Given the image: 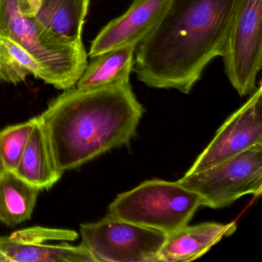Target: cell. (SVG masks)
Returning <instances> with one entry per match:
<instances>
[{"label":"cell","instance_id":"cell-11","mask_svg":"<svg viewBox=\"0 0 262 262\" xmlns=\"http://www.w3.org/2000/svg\"><path fill=\"white\" fill-rule=\"evenodd\" d=\"M90 4V0H41L39 10L32 18L56 40L81 43Z\"/></svg>","mask_w":262,"mask_h":262},{"label":"cell","instance_id":"cell-14","mask_svg":"<svg viewBox=\"0 0 262 262\" xmlns=\"http://www.w3.org/2000/svg\"><path fill=\"white\" fill-rule=\"evenodd\" d=\"M0 253L8 262H96L82 245L28 243L0 237Z\"/></svg>","mask_w":262,"mask_h":262},{"label":"cell","instance_id":"cell-16","mask_svg":"<svg viewBox=\"0 0 262 262\" xmlns=\"http://www.w3.org/2000/svg\"><path fill=\"white\" fill-rule=\"evenodd\" d=\"M30 75L45 79L42 67L27 50L8 36L0 35V80L16 85Z\"/></svg>","mask_w":262,"mask_h":262},{"label":"cell","instance_id":"cell-9","mask_svg":"<svg viewBox=\"0 0 262 262\" xmlns=\"http://www.w3.org/2000/svg\"><path fill=\"white\" fill-rule=\"evenodd\" d=\"M170 0H134L128 10L108 23L92 42L91 59L111 50L136 47L163 16Z\"/></svg>","mask_w":262,"mask_h":262},{"label":"cell","instance_id":"cell-12","mask_svg":"<svg viewBox=\"0 0 262 262\" xmlns=\"http://www.w3.org/2000/svg\"><path fill=\"white\" fill-rule=\"evenodd\" d=\"M13 173L39 190L52 188L63 174L56 165L47 135L37 117Z\"/></svg>","mask_w":262,"mask_h":262},{"label":"cell","instance_id":"cell-8","mask_svg":"<svg viewBox=\"0 0 262 262\" xmlns=\"http://www.w3.org/2000/svg\"><path fill=\"white\" fill-rule=\"evenodd\" d=\"M262 145V86L219 128L185 174L197 172Z\"/></svg>","mask_w":262,"mask_h":262},{"label":"cell","instance_id":"cell-5","mask_svg":"<svg viewBox=\"0 0 262 262\" xmlns=\"http://www.w3.org/2000/svg\"><path fill=\"white\" fill-rule=\"evenodd\" d=\"M179 183L202 200V206L222 208L242 196L262 192V145L206 169L185 174Z\"/></svg>","mask_w":262,"mask_h":262},{"label":"cell","instance_id":"cell-13","mask_svg":"<svg viewBox=\"0 0 262 262\" xmlns=\"http://www.w3.org/2000/svg\"><path fill=\"white\" fill-rule=\"evenodd\" d=\"M136 47L111 50L92 59L75 87L93 90L129 82Z\"/></svg>","mask_w":262,"mask_h":262},{"label":"cell","instance_id":"cell-19","mask_svg":"<svg viewBox=\"0 0 262 262\" xmlns=\"http://www.w3.org/2000/svg\"><path fill=\"white\" fill-rule=\"evenodd\" d=\"M21 12L29 17H33L40 7L41 0H18Z\"/></svg>","mask_w":262,"mask_h":262},{"label":"cell","instance_id":"cell-15","mask_svg":"<svg viewBox=\"0 0 262 262\" xmlns=\"http://www.w3.org/2000/svg\"><path fill=\"white\" fill-rule=\"evenodd\" d=\"M39 191L11 171H0V222L15 227L30 220Z\"/></svg>","mask_w":262,"mask_h":262},{"label":"cell","instance_id":"cell-1","mask_svg":"<svg viewBox=\"0 0 262 262\" xmlns=\"http://www.w3.org/2000/svg\"><path fill=\"white\" fill-rule=\"evenodd\" d=\"M239 0H170L139 42L133 72L150 88L188 94L207 66L222 57Z\"/></svg>","mask_w":262,"mask_h":262},{"label":"cell","instance_id":"cell-18","mask_svg":"<svg viewBox=\"0 0 262 262\" xmlns=\"http://www.w3.org/2000/svg\"><path fill=\"white\" fill-rule=\"evenodd\" d=\"M10 237L19 242L43 244L55 241L74 242L77 240L79 234L73 230L35 226L19 230L13 233Z\"/></svg>","mask_w":262,"mask_h":262},{"label":"cell","instance_id":"cell-2","mask_svg":"<svg viewBox=\"0 0 262 262\" xmlns=\"http://www.w3.org/2000/svg\"><path fill=\"white\" fill-rule=\"evenodd\" d=\"M144 113L129 82L93 90L73 87L37 117L59 169L65 172L136 136Z\"/></svg>","mask_w":262,"mask_h":262},{"label":"cell","instance_id":"cell-20","mask_svg":"<svg viewBox=\"0 0 262 262\" xmlns=\"http://www.w3.org/2000/svg\"><path fill=\"white\" fill-rule=\"evenodd\" d=\"M0 262H8L7 259L1 253H0Z\"/></svg>","mask_w":262,"mask_h":262},{"label":"cell","instance_id":"cell-10","mask_svg":"<svg viewBox=\"0 0 262 262\" xmlns=\"http://www.w3.org/2000/svg\"><path fill=\"white\" fill-rule=\"evenodd\" d=\"M237 226L228 224L204 222L185 225L166 236L159 254V262L191 261L206 254L223 237L231 235Z\"/></svg>","mask_w":262,"mask_h":262},{"label":"cell","instance_id":"cell-3","mask_svg":"<svg viewBox=\"0 0 262 262\" xmlns=\"http://www.w3.org/2000/svg\"><path fill=\"white\" fill-rule=\"evenodd\" d=\"M0 35L8 36L27 50L43 70V82L57 90L74 87L88 64L82 42L56 40L33 18L21 12L18 0H0Z\"/></svg>","mask_w":262,"mask_h":262},{"label":"cell","instance_id":"cell-6","mask_svg":"<svg viewBox=\"0 0 262 262\" xmlns=\"http://www.w3.org/2000/svg\"><path fill=\"white\" fill-rule=\"evenodd\" d=\"M81 245L96 262H159L166 235L107 214L79 228Z\"/></svg>","mask_w":262,"mask_h":262},{"label":"cell","instance_id":"cell-7","mask_svg":"<svg viewBox=\"0 0 262 262\" xmlns=\"http://www.w3.org/2000/svg\"><path fill=\"white\" fill-rule=\"evenodd\" d=\"M262 0H239L222 57L230 83L252 94L262 66Z\"/></svg>","mask_w":262,"mask_h":262},{"label":"cell","instance_id":"cell-17","mask_svg":"<svg viewBox=\"0 0 262 262\" xmlns=\"http://www.w3.org/2000/svg\"><path fill=\"white\" fill-rule=\"evenodd\" d=\"M36 117L0 131V171L14 172L27 141L34 127Z\"/></svg>","mask_w":262,"mask_h":262},{"label":"cell","instance_id":"cell-4","mask_svg":"<svg viewBox=\"0 0 262 262\" xmlns=\"http://www.w3.org/2000/svg\"><path fill=\"white\" fill-rule=\"evenodd\" d=\"M201 206L200 197L179 181L151 179L117 195L108 214L167 236L188 225Z\"/></svg>","mask_w":262,"mask_h":262}]
</instances>
